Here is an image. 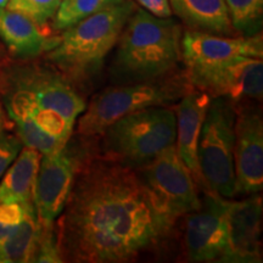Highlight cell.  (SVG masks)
Listing matches in <instances>:
<instances>
[{
	"mask_svg": "<svg viewBox=\"0 0 263 263\" xmlns=\"http://www.w3.org/2000/svg\"><path fill=\"white\" fill-rule=\"evenodd\" d=\"M172 229L136 171L88 147L55 229L62 262L133 261Z\"/></svg>",
	"mask_w": 263,
	"mask_h": 263,
	"instance_id": "cell-1",
	"label": "cell"
},
{
	"mask_svg": "<svg viewBox=\"0 0 263 263\" xmlns=\"http://www.w3.org/2000/svg\"><path fill=\"white\" fill-rule=\"evenodd\" d=\"M182 28L137 8L127 20L110 67L115 84L153 81L178 70Z\"/></svg>",
	"mask_w": 263,
	"mask_h": 263,
	"instance_id": "cell-2",
	"label": "cell"
},
{
	"mask_svg": "<svg viewBox=\"0 0 263 263\" xmlns=\"http://www.w3.org/2000/svg\"><path fill=\"white\" fill-rule=\"evenodd\" d=\"M137 8L133 0H123L61 31L57 45L47 51L49 62L71 83L91 81Z\"/></svg>",
	"mask_w": 263,
	"mask_h": 263,
	"instance_id": "cell-3",
	"label": "cell"
},
{
	"mask_svg": "<svg viewBox=\"0 0 263 263\" xmlns=\"http://www.w3.org/2000/svg\"><path fill=\"white\" fill-rule=\"evenodd\" d=\"M174 107L154 106L118 118L100 134V156L132 170L176 144Z\"/></svg>",
	"mask_w": 263,
	"mask_h": 263,
	"instance_id": "cell-4",
	"label": "cell"
},
{
	"mask_svg": "<svg viewBox=\"0 0 263 263\" xmlns=\"http://www.w3.org/2000/svg\"><path fill=\"white\" fill-rule=\"evenodd\" d=\"M193 89L185 71L138 83L116 84L95 95L78 121L77 134L98 138L118 118L146 107L170 106Z\"/></svg>",
	"mask_w": 263,
	"mask_h": 263,
	"instance_id": "cell-5",
	"label": "cell"
},
{
	"mask_svg": "<svg viewBox=\"0 0 263 263\" xmlns=\"http://www.w3.org/2000/svg\"><path fill=\"white\" fill-rule=\"evenodd\" d=\"M236 111L226 98H212L197 146V163L202 189L224 199L235 194L234 123Z\"/></svg>",
	"mask_w": 263,
	"mask_h": 263,
	"instance_id": "cell-6",
	"label": "cell"
},
{
	"mask_svg": "<svg viewBox=\"0 0 263 263\" xmlns=\"http://www.w3.org/2000/svg\"><path fill=\"white\" fill-rule=\"evenodd\" d=\"M134 171L153 197L157 211L172 227L200 207L197 184L177 153L176 144Z\"/></svg>",
	"mask_w": 263,
	"mask_h": 263,
	"instance_id": "cell-7",
	"label": "cell"
},
{
	"mask_svg": "<svg viewBox=\"0 0 263 263\" xmlns=\"http://www.w3.org/2000/svg\"><path fill=\"white\" fill-rule=\"evenodd\" d=\"M0 89L24 91L38 106L60 114L72 126L87 107L64 74L37 64L0 66Z\"/></svg>",
	"mask_w": 263,
	"mask_h": 263,
	"instance_id": "cell-8",
	"label": "cell"
},
{
	"mask_svg": "<svg viewBox=\"0 0 263 263\" xmlns=\"http://www.w3.org/2000/svg\"><path fill=\"white\" fill-rule=\"evenodd\" d=\"M193 88L211 98H226L235 108L249 101L261 103L263 95L262 59L238 57L219 64L185 70Z\"/></svg>",
	"mask_w": 263,
	"mask_h": 263,
	"instance_id": "cell-9",
	"label": "cell"
},
{
	"mask_svg": "<svg viewBox=\"0 0 263 263\" xmlns=\"http://www.w3.org/2000/svg\"><path fill=\"white\" fill-rule=\"evenodd\" d=\"M87 150L88 147L83 149L68 140L61 150L42 156L33 195L41 226H54L61 215Z\"/></svg>",
	"mask_w": 263,
	"mask_h": 263,
	"instance_id": "cell-10",
	"label": "cell"
},
{
	"mask_svg": "<svg viewBox=\"0 0 263 263\" xmlns=\"http://www.w3.org/2000/svg\"><path fill=\"white\" fill-rule=\"evenodd\" d=\"M200 207L186 215L184 251L190 262H223L228 249L226 201L203 190Z\"/></svg>",
	"mask_w": 263,
	"mask_h": 263,
	"instance_id": "cell-11",
	"label": "cell"
},
{
	"mask_svg": "<svg viewBox=\"0 0 263 263\" xmlns=\"http://www.w3.org/2000/svg\"><path fill=\"white\" fill-rule=\"evenodd\" d=\"M235 194L254 195L263 189V118L261 106L245 104L235 108Z\"/></svg>",
	"mask_w": 263,
	"mask_h": 263,
	"instance_id": "cell-12",
	"label": "cell"
},
{
	"mask_svg": "<svg viewBox=\"0 0 263 263\" xmlns=\"http://www.w3.org/2000/svg\"><path fill=\"white\" fill-rule=\"evenodd\" d=\"M185 70L219 64L238 57L263 58L261 33L254 35H219L186 29L180 39Z\"/></svg>",
	"mask_w": 263,
	"mask_h": 263,
	"instance_id": "cell-13",
	"label": "cell"
},
{
	"mask_svg": "<svg viewBox=\"0 0 263 263\" xmlns=\"http://www.w3.org/2000/svg\"><path fill=\"white\" fill-rule=\"evenodd\" d=\"M228 249L223 262L262 261V196L254 194L241 201H226Z\"/></svg>",
	"mask_w": 263,
	"mask_h": 263,
	"instance_id": "cell-14",
	"label": "cell"
},
{
	"mask_svg": "<svg viewBox=\"0 0 263 263\" xmlns=\"http://www.w3.org/2000/svg\"><path fill=\"white\" fill-rule=\"evenodd\" d=\"M211 97L205 91L193 88L174 106L177 121L176 149L186 168L190 171L197 186L202 188L197 163V146L201 128L209 110Z\"/></svg>",
	"mask_w": 263,
	"mask_h": 263,
	"instance_id": "cell-15",
	"label": "cell"
},
{
	"mask_svg": "<svg viewBox=\"0 0 263 263\" xmlns=\"http://www.w3.org/2000/svg\"><path fill=\"white\" fill-rule=\"evenodd\" d=\"M0 39L12 57L32 60L57 45L59 37L39 27L32 20L6 8L0 9Z\"/></svg>",
	"mask_w": 263,
	"mask_h": 263,
	"instance_id": "cell-16",
	"label": "cell"
},
{
	"mask_svg": "<svg viewBox=\"0 0 263 263\" xmlns=\"http://www.w3.org/2000/svg\"><path fill=\"white\" fill-rule=\"evenodd\" d=\"M172 14L188 29L219 35H238L224 0H170Z\"/></svg>",
	"mask_w": 263,
	"mask_h": 263,
	"instance_id": "cell-17",
	"label": "cell"
},
{
	"mask_svg": "<svg viewBox=\"0 0 263 263\" xmlns=\"http://www.w3.org/2000/svg\"><path fill=\"white\" fill-rule=\"evenodd\" d=\"M42 156L39 151L32 147H22L14 163L5 171L0 183V203L33 202Z\"/></svg>",
	"mask_w": 263,
	"mask_h": 263,
	"instance_id": "cell-18",
	"label": "cell"
},
{
	"mask_svg": "<svg viewBox=\"0 0 263 263\" xmlns=\"http://www.w3.org/2000/svg\"><path fill=\"white\" fill-rule=\"evenodd\" d=\"M41 232V223L37 218L34 205H32L20 224L2 242L6 263L34 262Z\"/></svg>",
	"mask_w": 263,
	"mask_h": 263,
	"instance_id": "cell-19",
	"label": "cell"
},
{
	"mask_svg": "<svg viewBox=\"0 0 263 263\" xmlns=\"http://www.w3.org/2000/svg\"><path fill=\"white\" fill-rule=\"evenodd\" d=\"M230 21L239 35L261 33L263 0H224Z\"/></svg>",
	"mask_w": 263,
	"mask_h": 263,
	"instance_id": "cell-20",
	"label": "cell"
},
{
	"mask_svg": "<svg viewBox=\"0 0 263 263\" xmlns=\"http://www.w3.org/2000/svg\"><path fill=\"white\" fill-rule=\"evenodd\" d=\"M121 2L123 0H61L52 20V28L55 31H64L81 20Z\"/></svg>",
	"mask_w": 263,
	"mask_h": 263,
	"instance_id": "cell-21",
	"label": "cell"
},
{
	"mask_svg": "<svg viewBox=\"0 0 263 263\" xmlns=\"http://www.w3.org/2000/svg\"><path fill=\"white\" fill-rule=\"evenodd\" d=\"M10 118L14 121L16 130H17V137L25 146L39 151L42 155L57 153L62 147H65L66 144L61 143V141L45 133L44 130H42L34 123V121L26 115H14Z\"/></svg>",
	"mask_w": 263,
	"mask_h": 263,
	"instance_id": "cell-22",
	"label": "cell"
},
{
	"mask_svg": "<svg viewBox=\"0 0 263 263\" xmlns=\"http://www.w3.org/2000/svg\"><path fill=\"white\" fill-rule=\"evenodd\" d=\"M61 0H9L6 9L20 12L39 27L48 29L57 15Z\"/></svg>",
	"mask_w": 263,
	"mask_h": 263,
	"instance_id": "cell-23",
	"label": "cell"
},
{
	"mask_svg": "<svg viewBox=\"0 0 263 263\" xmlns=\"http://www.w3.org/2000/svg\"><path fill=\"white\" fill-rule=\"evenodd\" d=\"M32 205L33 202L0 203V244L20 224V222L24 219L27 210Z\"/></svg>",
	"mask_w": 263,
	"mask_h": 263,
	"instance_id": "cell-24",
	"label": "cell"
},
{
	"mask_svg": "<svg viewBox=\"0 0 263 263\" xmlns=\"http://www.w3.org/2000/svg\"><path fill=\"white\" fill-rule=\"evenodd\" d=\"M42 227L41 236H39L37 254L34 262L44 263H60L62 262L60 250H59L57 230L54 226Z\"/></svg>",
	"mask_w": 263,
	"mask_h": 263,
	"instance_id": "cell-25",
	"label": "cell"
},
{
	"mask_svg": "<svg viewBox=\"0 0 263 263\" xmlns=\"http://www.w3.org/2000/svg\"><path fill=\"white\" fill-rule=\"evenodd\" d=\"M22 146L24 144L17 136L6 132L4 127L0 128V178L17 157Z\"/></svg>",
	"mask_w": 263,
	"mask_h": 263,
	"instance_id": "cell-26",
	"label": "cell"
},
{
	"mask_svg": "<svg viewBox=\"0 0 263 263\" xmlns=\"http://www.w3.org/2000/svg\"><path fill=\"white\" fill-rule=\"evenodd\" d=\"M151 15L160 18H168L172 16L170 0H133Z\"/></svg>",
	"mask_w": 263,
	"mask_h": 263,
	"instance_id": "cell-27",
	"label": "cell"
},
{
	"mask_svg": "<svg viewBox=\"0 0 263 263\" xmlns=\"http://www.w3.org/2000/svg\"><path fill=\"white\" fill-rule=\"evenodd\" d=\"M4 127V112H3L2 100H0V128Z\"/></svg>",
	"mask_w": 263,
	"mask_h": 263,
	"instance_id": "cell-28",
	"label": "cell"
},
{
	"mask_svg": "<svg viewBox=\"0 0 263 263\" xmlns=\"http://www.w3.org/2000/svg\"><path fill=\"white\" fill-rule=\"evenodd\" d=\"M0 263H6V258L4 255V251L2 249V244H0Z\"/></svg>",
	"mask_w": 263,
	"mask_h": 263,
	"instance_id": "cell-29",
	"label": "cell"
},
{
	"mask_svg": "<svg viewBox=\"0 0 263 263\" xmlns=\"http://www.w3.org/2000/svg\"><path fill=\"white\" fill-rule=\"evenodd\" d=\"M8 2H9V0H0V9L6 8V5H8Z\"/></svg>",
	"mask_w": 263,
	"mask_h": 263,
	"instance_id": "cell-30",
	"label": "cell"
}]
</instances>
